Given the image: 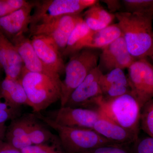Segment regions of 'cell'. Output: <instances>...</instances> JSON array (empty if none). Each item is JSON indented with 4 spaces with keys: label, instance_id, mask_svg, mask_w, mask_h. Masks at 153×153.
Segmentation results:
<instances>
[{
    "label": "cell",
    "instance_id": "obj_1",
    "mask_svg": "<svg viewBox=\"0 0 153 153\" xmlns=\"http://www.w3.org/2000/svg\"><path fill=\"white\" fill-rule=\"evenodd\" d=\"M115 16L131 55L137 60L151 57L153 53V10L118 12Z\"/></svg>",
    "mask_w": 153,
    "mask_h": 153
},
{
    "label": "cell",
    "instance_id": "obj_2",
    "mask_svg": "<svg viewBox=\"0 0 153 153\" xmlns=\"http://www.w3.org/2000/svg\"><path fill=\"white\" fill-rule=\"evenodd\" d=\"M29 101V106L38 113L60 100V76L31 72L24 68L20 79Z\"/></svg>",
    "mask_w": 153,
    "mask_h": 153
},
{
    "label": "cell",
    "instance_id": "obj_3",
    "mask_svg": "<svg viewBox=\"0 0 153 153\" xmlns=\"http://www.w3.org/2000/svg\"><path fill=\"white\" fill-rule=\"evenodd\" d=\"M142 107L131 93L105 100L102 97L97 110L104 117L139 137Z\"/></svg>",
    "mask_w": 153,
    "mask_h": 153
},
{
    "label": "cell",
    "instance_id": "obj_4",
    "mask_svg": "<svg viewBox=\"0 0 153 153\" xmlns=\"http://www.w3.org/2000/svg\"><path fill=\"white\" fill-rule=\"evenodd\" d=\"M35 116L57 131L66 153H82L105 145H116L105 139L93 129L60 125L39 113Z\"/></svg>",
    "mask_w": 153,
    "mask_h": 153
},
{
    "label": "cell",
    "instance_id": "obj_5",
    "mask_svg": "<svg viewBox=\"0 0 153 153\" xmlns=\"http://www.w3.org/2000/svg\"><path fill=\"white\" fill-rule=\"evenodd\" d=\"M98 53L93 49L84 48L71 56L65 65V77L61 81V107L66 105L72 92L93 69L97 67Z\"/></svg>",
    "mask_w": 153,
    "mask_h": 153
},
{
    "label": "cell",
    "instance_id": "obj_6",
    "mask_svg": "<svg viewBox=\"0 0 153 153\" xmlns=\"http://www.w3.org/2000/svg\"><path fill=\"white\" fill-rule=\"evenodd\" d=\"M35 10L30 26L67 15H78L98 2L97 0H43L34 1Z\"/></svg>",
    "mask_w": 153,
    "mask_h": 153
},
{
    "label": "cell",
    "instance_id": "obj_7",
    "mask_svg": "<svg viewBox=\"0 0 153 153\" xmlns=\"http://www.w3.org/2000/svg\"><path fill=\"white\" fill-rule=\"evenodd\" d=\"M82 19L81 14L65 15L31 25L29 32L31 37L41 36L51 38L62 54L71 33Z\"/></svg>",
    "mask_w": 153,
    "mask_h": 153
},
{
    "label": "cell",
    "instance_id": "obj_8",
    "mask_svg": "<svg viewBox=\"0 0 153 153\" xmlns=\"http://www.w3.org/2000/svg\"><path fill=\"white\" fill-rule=\"evenodd\" d=\"M128 69L131 93L142 107L153 99V66L142 58L137 59Z\"/></svg>",
    "mask_w": 153,
    "mask_h": 153
},
{
    "label": "cell",
    "instance_id": "obj_9",
    "mask_svg": "<svg viewBox=\"0 0 153 153\" xmlns=\"http://www.w3.org/2000/svg\"><path fill=\"white\" fill-rule=\"evenodd\" d=\"M102 71L98 67L93 69L72 92L65 106L97 110L102 97L100 80Z\"/></svg>",
    "mask_w": 153,
    "mask_h": 153
},
{
    "label": "cell",
    "instance_id": "obj_10",
    "mask_svg": "<svg viewBox=\"0 0 153 153\" xmlns=\"http://www.w3.org/2000/svg\"><path fill=\"white\" fill-rule=\"evenodd\" d=\"M102 116L97 110L64 106L51 113L49 117L60 125L91 129Z\"/></svg>",
    "mask_w": 153,
    "mask_h": 153
},
{
    "label": "cell",
    "instance_id": "obj_11",
    "mask_svg": "<svg viewBox=\"0 0 153 153\" xmlns=\"http://www.w3.org/2000/svg\"><path fill=\"white\" fill-rule=\"evenodd\" d=\"M102 50L98 66L108 72L116 68H128L137 60L129 52L123 36Z\"/></svg>",
    "mask_w": 153,
    "mask_h": 153
},
{
    "label": "cell",
    "instance_id": "obj_12",
    "mask_svg": "<svg viewBox=\"0 0 153 153\" xmlns=\"http://www.w3.org/2000/svg\"><path fill=\"white\" fill-rule=\"evenodd\" d=\"M34 8V1H28L22 8L0 18V31L10 41L25 35L29 32Z\"/></svg>",
    "mask_w": 153,
    "mask_h": 153
},
{
    "label": "cell",
    "instance_id": "obj_13",
    "mask_svg": "<svg viewBox=\"0 0 153 153\" xmlns=\"http://www.w3.org/2000/svg\"><path fill=\"white\" fill-rule=\"evenodd\" d=\"M31 41L36 54L45 66L59 75L64 72L63 56L52 39L37 36L31 37Z\"/></svg>",
    "mask_w": 153,
    "mask_h": 153
},
{
    "label": "cell",
    "instance_id": "obj_14",
    "mask_svg": "<svg viewBox=\"0 0 153 153\" xmlns=\"http://www.w3.org/2000/svg\"><path fill=\"white\" fill-rule=\"evenodd\" d=\"M0 64L5 77L20 80L25 66L16 48L0 31Z\"/></svg>",
    "mask_w": 153,
    "mask_h": 153
},
{
    "label": "cell",
    "instance_id": "obj_15",
    "mask_svg": "<svg viewBox=\"0 0 153 153\" xmlns=\"http://www.w3.org/2000/svg\"><path fill=\"white\" fill-rule=\"evenodd\" d=\"M11 42L16 48L22 58L25 69L31 72L60 76L47 68L42 63L33 48L31 39L25 35L18 36Z\"/></svg>",
    "mask_w": 153,
    "mask_h": 153
},
{
    "label": "cell",
    "instance_id": "obj_16",
    "mask_svg": "<svg viewBox=\"0 0 153 153\" xmlns=\"http://www.w3.org/2000/svg\"><path fill=\"white\" fill-rule=\"evenodd\" d=\"M102 98L108 100L131 93L128 78L123 69L116 68L102 74L100 80Z\"/></svg>",
    "mask_w": 153,
    "mask_h": 153
},
{
    "label": "cell",
    "instance_id": "obj_17",
    "mask_svg": "<svg viewBox=\"0 0 153 153\" xmlns=\"http://www.w3.org/2000/svg\"><path fill=\"white\" fill-rule=\"evenodd\" d=\"M93 129L116 145H131L139 137L102 115L96 122Z\"/></svg>",
    "mask_w": 153,
    "mask_h": 153
},
{
    "label": "cell",
    "instance_id": "obj_18",
    "mask_svg": "<svg viewBox=\"0 0 153 153\" xmlns=\"http://www.w3.org/2000/svg\"><path fill=\"white\" fill-rule=\"evenodd\" d=\"M123 36L118 24H113L97 31L90 33L76 46L75 53L84 48L102 49Z\"/></svg>",
    "mask_w": 153,
    "mask_h": 153
},
{
    "label": "cell",
    "instance_id": "obj_19",
    "mask_svg": "<svg viewBox=\"0 0 153 153\" xmlns=\"http://www.w3.org/2000/svg\"><path fill=\"white\" fill-rule=\"evenodd\" d=\"M0 96L15 107L23 105H29L27 97L20 80L5 77L0 82Z\"/></svg>",
    "mask_w": 153,
    "mask_h": 153
},
{
    "label": "cell",
    "instance_id": "obj_20",
    "mask_svg": "<svg viewBox=\"0 0 153 153\" xmlns=\"http://www.w3.org/2000/svg\"><path fill=\"white\" fill-rule=\"evenodd\" d=\"M28 126L29 117L13 121L6 133L8 143L20 150L33 145L29 137Z\"/></svg>",
    "mask_w": 153,
    "mask_h": 153
},
{
    "label": "cell",
    "instance_id": "obj_21",
    "mask_svg": "<svg viewBox=\"0 0 153 153\" xmlns=\"http://www.w3.org/2000/svg\"><path fill=\"white\" fill-rule=\"evenodd\" d=\"M35 115L29 117L28 131L30 140L33 145L45 144L52 139L53 135L49 130L37 122Z\"/></svg>",
    "mask_w": 153,
    "mask_h": 153
},
{
    "label": "cell",
    "instance_id": "obj_22",
    "mask_svg": "<svg viewBox=\"0 0 153 153\" xmlns=\"http://www.w3.org/2000/svg\"><path fill=\"white\" fill-rule=\"evenodd\" d=\"M90 31L82 19L76 25L69 36L66 48L62 53V56H71L75 54L76 46Z\"/></svg>",
    "mask_w": 153,
    "mask_h": 153
},
{
    "label": "cell",
    "instance_id": "obj_23",
    "mask_svg": "<svg viewBox=\"0 0 153 153\" xmlns=\"http://www.w3.org/2000/svg\"><path fill=\"white\" fill-rule=\"evenodd\" d=\"M140 128L149 136L153 137V99L142 107Z\"/></svg>",
    "mask_w": 153,
    "mask_h": 153
},
{
    "label": "cell",
    "instance_id": "obj_24",
    "mask_svg": "<svg viewBox=\"0 0 153 153\" xmlns=\"http://www.w3.org/2000/svg\"><path fill=\"white\" fill-rule=\"evenodd\" d=\"M84 15L94 17L108 26L111 25V22L115 18L114 14L106 10L100 5L99 4L98 2L88 8L85 11Z\"/></svg>",
    "mask_w": 153,
    "mask_h": 153
},
{
    "label": "cell",
    "instance_id": "obj_25",
    "mask_svg": "<svg viewBox=\"0 0 153 153\" xmlns=\"http://www.w3.org/2000/svg\"><path fill=\"white\" fill-rule=\"evenodd\" d=\"M122 2L129 13L153 10V0H123Z\"/></svg>",
    "mask_w": 153,
    "mask_h": 153
},
{
    "label": "cell",
    "instance_id": "obj_26",
    "mask_svg": "<svg viewBox=\"0 0 153 153\" xmlns=\"http://www.w3.org/2000/svg\"><path fill=\"white\" fill-rule=\"evenodd\" d=\"M132 144L105 145L82 153H133Z\"/></svg>",
    "mask_w": 153,
    "mask_h": 153
},
{
    "label": "cell",
    "instance_id": "obj_27",
    "mask_svg": "<svg viewBox=\"0 0 153 153\" xmlns=\"http://www.w3.org/2000/svg\"><path fill=\"white\" fill-rule=\"evenodd\" d=\"M27 2L26 0H0V18L22 8Z\"/></svg>",
    "mask_w": 153,
    "mask_h": 153
},
{
    "label": "cell",
    "instance_id": "obj_28",
    "mask_svg": "<svg viewBox=\"0 0 153 153\" xmlns=\"http://www.w3.org/2000/svg\"><path fill=\"white\" fill-rule=\"evenodd\" d=\"M133 153H153V137H138L131 145Z\"/></svg>",
    "mask_w": 153,
    "mask_h": 153
},
{
    "label": "cell",
    "instance_id": "obj_29",
    "mask_svg": "<svg viewBox=\"0 0 153 153\" xmlns=\"http://www.w3.org/2000/svg\"><path fill=\"white\" fill-rule=\"evenodd\" d=\"M0 96V124H5L6 121L16 116L17 108L9 104L5 100H1Z\"/></svg>",
    "mask_w": 153,
    "mask_h": 153
},
{
    "label": "cell",
    "instance_id": "obj_30",
    "mask_svg": "<svg viewBox=\"0 0 153 153\" xmlns=\"http://www.w3.org/2000/svg\"><path fill=\"white\" fill-rule=\"evenodd\" d=\"M21 151L22 153H57L54 148L45 144L32 145Z\"/></svg>",
    "mask_w": 153,
    "mask_h": 153
},
{
    "label": "cell",
    "instance_id": "obj_31",
    "mask_svg": "<svg viewBox=\"0 0 153 153\" xmlns=\"http://www.w3.org/2000/svg\"><path fill=\"white\" fill-rule=\"evenodd\" d=\"M83 19L88 27L92 31L102 30L108 26L94 17L91 16L84 15Z\"/></svg>",
    "mask_w": 153,
    "mask_h": 153
},
{
    "label": "cell",
    "instance_id": "obj_32",
    "mask_svg": "<svg viewBox=\"0 0 153 153\" xmlns=\"http://www.w3.org/2000/svg\"><path fill=\"white\" fill-rule=\"evenodd\" d=\"M0 153H22L21 150L16 149L8 143L0 144Z\"/></svg>",
    "mask_w": 153,
    "mask_h": 153
},
{
    "label": "cell",
    "instance_id": "obj_33",
    "mask_svg": "<svg viewBox=\"0 0 153 153\" xmlns=\"http://www.w3.org/2000/svg\"><path fill=\"white\" fill-rule=\"evenodd\" d=\"M102 1L106 4L108 7L111 12L117 11L121 7L120 2L117 0H105Z\"/></svg>",
    "mask_w": 153,
    "mask_h": 153
},
{
    "label": "cell",
    "instance_id": "obj_34",
    "mask_svg": "<svg viewBox=\"0 0 153 153\" xmlns=\"http://www.w3.org/2000/svg\"><path fill=\"white\" fill-rule=\"evenodd\" d=\"M6 127L5 124H0V141L6 134Z\"/></svg>",
    "mask_w": 153,
    "mask_h": 153
},
{
    "label": "cell",
    "instance_id": "obj_35",
    "mask_svg": "<svg viewBox=\"0 0 153 153\" xmlns=\"http://www.w3.org/2000/svg\"><path fill=\"white\" fill-rule=\"evenodd\" d=\"M151 58H152V59L153 61V53L152 55V56H151Z\"/></svg>",
    "mask_w": 153,
    "mask_h": 153
},
{
    "label": "cell",
    "instance_id": "obj_36",
    "mask_svg": "<svg viewBox=\"0 0 153 153\" xmlns=\"http://www.w3.org/2000/svg\"><path fill=\"white\" fill-rule=\"evenodd\" d=\"M2 69V68L1 67V64H0V72H1V69Z\"/></svg>",
    "mask_w": 153,
    "mask_h": 153
}]
</instances>
